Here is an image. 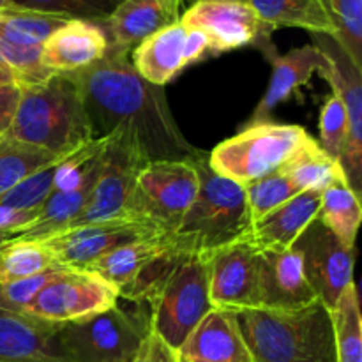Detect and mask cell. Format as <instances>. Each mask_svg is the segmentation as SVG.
Returning <instances> with one entry per match:
<instances>
[{"mask_svg":"<svg viewBox=\"0 0 362 362\" xmlns=\"http://www.w3.org/2000/svg\"><path fill=\"white\" fill-rule=\"evenodd\" d=\"M80 88L92 138L120 133L141 161H189L200 154L177 126L165 87L148 83L127 60L108 49L94 66L71 74Z\"/></svg>","mask_w":362,"mask_h":362,"instance_id":"6da1fadb","label":"cell"},{"mask_svg":"<svg viewBox=\"0 0 362 362\" xmlns=\"http://www.w3.org/2000/svg\"><path fill=\"white\" fill-rule=\"evenodd\" d=\"M251 362H338L332 315L320 300L296 311H235Z\"/></svg>","mask_w":362,"mask_h":362,"instance_id":"7a4b0ae2","label":"cell"},{"mask_svg":"<svg viewBox=\"0 0 362 362\" xmlns=\"http://www.w3.org/2000/svg\"><path fill=\"white\" fill-rule=\"evenodd\" d=\"M198 173V191L175 232L166 237L179 255L212 257L216 251L250 233L251 214L244 186L218 175L200 152L191 159Z\"/></svg>","mask_w":362,"mask_h":362,"instance_id":"3957f363","label":"cell"},{"mask_svg":"<svg viewBox=\"0 0 362 362\" xmlns=\"http://www.w3.org/2000/svg\"><path fill=\"white\" fill-rule=\"evenodd\" d=\"M6 136L62 158L94 140L73 76L53 74L41 83L21 87L20 105Z\"/></svg>","mask_w":362,"mask_h":362,"instance_id":"277c9868","label":"cell"},{"mask_svg":"<svg viewBox=\"0 0 362 362\" xmlns=\"http://www.w3.org/2000/svg\"><path fill=\"white\" fill-rule=\"evenodd\" d=\"M138 304L148 306V327L166 346L179 352L187 336L212 310L209 258L173 251Z\"/></svg>","mask_w":362,"mask_h":362,"instance_id":"5b68a950","label":"cell"},{"mask_svg":"<svg viewBox=\"0 0 362 362\" xmlns=\"http://www.w3.org/2000/svg\"><path fill=\"white\" fill-rule=\"evenodd\" d=\"M151 332L148 317L119 306L59 324L55 345L64 362H133Z\"/></svg>","mask_w":362,"mask_h":362,"instance_id":"8992f818","label":"cell"},{"mask_svg":"<svg viewBox=\"0 0 362 362\" xmlns=\"http://www.w3.org/2000/svg\"><path fill=\"white\" fill-rule=\"evenodd\" d=\"M311 138L297 124H247L235 136L221 141L207 161L218 175L247 186L281 168Z\"/></svg>","mask_w":362,"mask_h":362,"instance_id":"52a82bcc","label":"cell"},{"mask_svg":"<svg viewBox=\"0 0 362 362\" xmlns=\"http://www.w3.org/2000/svg\"><path fill=\"white\" fill-rule=\"evenodd\" d=\"M198 191V173L189 161H154L140 168L124 209V219L170 237L182 221Z\"/></svg>","mask_w":362,"mask_h":362,"instance_id":"ba28073f","label":"cell"},{"mask_svg":"<svg viewBox=\"0 0 362 362\" xmlns=\"http://www.w3.org/2000/svg\"><path fill=\"white\" fill-rule=\"evenodd\" d=\"M119 299V288L95 272L60 267L28 304L25 315L59 325L110 310Z\"/></svg>","mask_w":362,"mask_h":362,"instance_id":"9c48e42d","label":"cell"},{"mask_svg":"<svg viewBox=\"0 0 362 362\" xmlns=\"http://www.w3.org/2000/svg\"><path fill=\"white\" fill-rule=\"evenodd\" d=\"M304 276L322 304L332 311L341 293L354 283L356 247L343 244L318 218L293 243Z\"/></svg>","mask_w":362,"mask_h":362,"instance_id":"30bf717a","label":"cell"},{"mask_svg":"<svg viewBox=\"0 0 362 362\" xmlns=\"http://www.w3.org/2000/svg\"><path fill=\"white\" fill-rule=\"evenodd\" d=\"M145 163L138 156L136 148L124 134L113 133L108 136L101 172L95 180L92 193L73 225H92V223L124 219V209L133 191L134 179ZM67 228V230H69Z\"/></svg>","mask_w":362,"mask_h":362,"instance_id":"8fae6325","label":"cell"},{"mask_svg":"<svg viewBox=\"0 0 362 362\" xmlns=\"http://www.w3.org/2000/svg\"><path fill=\"white\" fill-rule=\"evenodd\" d=\"M315 46L329 57V67L320 74L331 83L345 105L349 115V140L339 158L346 182L361 197L362 189V69L332 35L311 34Z\"/></svg>","mask_w":362,"mask_h":362,"instance_id":"7c38bea8","label":"cell"},{"mask_svg":"<svg viewBox=\"0 0 362 362\" xmlns=\"http://www.w3.org/2000/svg\"><path fill=\"white\" fill-rule=\"evenodd\" d=\"M180 23L204 32L212 55L246 45L260 46L271 41L272 32L250 4L237 0H198L180 16Z\"/></svg>","mask_w":362,"mask_h":362,"instance_id":"4fadbf2b","label":"cell"},{"mask_svg":"<svg viewBox=\"0 0 362 362\" xmlns=\"http://www.w3.org/2000/svg\"><path fill=\"white\" fill-rule=\"evenodd\" d=\"M260 250L247 237L209 257V297L212 308L258 310Z\"/></svg>","mask_w":362,"mask_h":362,"instance_id":"5bb4252c","label":"cell"},{"mask_svg":"<svg viewBox=\"0 0 362 362\" xmlns=\"http://www.w3.org/2000/svg\"><path fill=\"white\" fill-rule=\"evenodd\" d=\"M148 237L159 235L138 221L112 219L64 230L41 243L48 247L59 265L87 271L95 260L115 247Z\"/></svg>","mask_w":362,"mask_h":362,"instance_id":"9a60e30c","label":"cell"},{"mask_svg":"<svg viewBox=\"0 0 362 362\" xmlns=\"http://www.w3.org/2000/svg\"><path fill=\"white\" fill-rule=\"evenodd\" d=\"M258 48L271 60L272 76L267 92L260 99L247 124L267 122L276 106L288 101L292 95H299V88L310 83L315 73L322 74L329 67V57L315 45L290 49L285 55H279L271 41Z\"/></svg>","mask_w":362,"mask_h":362,"instance_id":"2e32d148","label":"cell"},{"mask_svg":"<svg viewBox=\"0 0 362 362\" xmlns=\"http://www.w3.org/2000/svg\"><path fill=\"white\" fill-rule=\"evenodd\" d=\"M315 300L318 297L308 283L300 255L293 247L260 251L258 310L296 311Z\"/></svg>","mask_w":362,"mask_h":362,"instance_id":"e0dca14e","label":"cell"},{"mask_svg":"<svg viewBox=\"0 0 362 362\" xmlns=\"http://www.w3.org/2000/svg\"><path fill=\"white\" fill-rule=\"evenodd\" d=\"M182 0H122L99 27L108 39V49L129 53L148 35L180 20Z\"/></svg>","mask_w":362,"mask_h":362,"instance_id":"ac0fdd59","label":"cell"},{"mask_svg":"<svg viewBox=\"0 0 362 362\" xmlns=\"http://www.w3.org/2000/svg\"><path fill=\"white\" fill-rule=\"evenodd\" d=\"M108 39L98 23L69 20L45 41L41 62L53 74H73L105 59Z\"/></svg>","mask_w":362,"mask_h":362,"instance_id":"d6986e66","label":"cell"},{"mask_svg":"<svg viewBox=\"0 0 362 362\" xmlns=\"http://www.w3.org/2000/svg\"><path fill=\"white\" fill-rule=\"evenodd\" d=\"M180 362H251V356L232 311L212 308L187 336Z\"/></svg>","mask_w":362,"mask_h":362,"instance_id":"ffe728a7","label":"cell"},{"mask_svg":"<svg viewBox=\"0 0 362 362\" xmlns=\"http://www.w3.org/2000/svg\"><path fill=\"white\" fill-rule=\"evenodd\" d=\"M320 194L303 191L251 225L247 239L260 251L290 250L320 211Z\"/></svg>","mask_w":362,"mask_h":362,"instance_id":"44dd1931","label":"cell"},{"mask_svg":"<svg viewBox=\"0 0 362 362\" xmlns=\"http://www.w3.org/2000/svg\"><path fill=\"white\" fill-rule=\"evenodd\" d=\"M55 324L0 310V362H64Z\"/></svg>","mask_w":362,"mask_h":362,"instance_id":"7402d4cb","label":"cell"},{"mask_svg":"<svg viewBox=\"0 0 362 362\" xmlns=\"http://www.w3.org/2000/svg\"><path fill=\"white\" fill-rule=\"evenodd\" d=\"M187 28L180 23L168 25L133 48V67L148 83L165 87L186 67L184 45Z\"/></svg>","mask_w":362,"mask_h":362,"instance_id":"603a6c76","label":"cell"},{"mask_svg":"<svg viewBox=\"0 0 362 362\" xmlns=\"http://www.w3.org/2000/svg\"><path fill=\"white\" fill-rule=\"evenodd\" d=\"M172 251V246L165 237H148L115 247L95 260L87 271L99 274L120 292L133 285L148 267Z\"/></svg>","mask_w":362,"mask_h":362,"instance_id":"cb8c5ba5","label":"cell"},{"mask_svg":"<svg viewBox=\"0 0 362 362\" xmlns=\"http://www.w3.org/2000/svg\"><path fill=\"white\" fill-rule=\"evenodd\" d=\"M98 180V179H95ZM95 180L78 187L74 191H57L48 197V200L37 209L35 218L23 232L18 233L14 240H30V243H41L49 239L57 233L64 232L73 225L74 219L80 216L92 193Z\"/></svg>","mask_w":362,"mask_h":362,"instance_id":"d4e9b609","label":"cell"},{"mask_svg":"<svg viewBox=\"0 0 362 362\" xmlns=\"http://www.w3.org/2000/svg\"><path fill=\"white\" fill-rule=\"evenodd\" d=\"M247 4L272 30L296 27L311 34L334 35L324 0H247Z\"/></svg>","mask_w":362,"mask_h":362,"instance_id":"484cf974","label":"cell"},{"mask_svg":"<svg viewBox=\"0 0 362 362\" xmlns=\"http://www.w3.org/2000/svg\"><path fill=\"white\" fill-rule=\"evenodd\" d=\"M318 219L349 247H356L357 232L362 219L359 194L346 179H339L325 187L320 194Z\"/></svg>","mask_w":362,"mask_h":362,"instance_id":"4316f807","label":"cell"},{"mask_svg":"<svg viewBox=\"0 0 362 362\" xmlns=\"http://www.w3.org/2000/svg\"><path fill=\"white\" fill-rule=\"evenodd\" d=\"M279 170L300 191L322 193L336 180L346 179L338 159L325 154L315 138L303 145Z\"/></svg>","mask_w":362,"mask_h":362,"instance_id":"83f0119b","label":"cell"},{"mask_svg":"<svg viewBox=\"0 0 362 362\" xmlns=\"http://www.w3.org/2000/svg\"><path fill=\"white\" fill-rule=\"evenodd\" d=\"M67 21L53 14L6 7L0 11V39L23 48H42L46 39Z\"/></svg>","mask_w":362,"mask_h":362,"instance_id":"f1b7e54d","label":"cell"},{"mask_svg":"<svg viewBox=\"0 0 362 362\" xmlns=\"http://www.w3.org/2000/svg\"><path fill=\"white\" fill-rule=\"evenodd\" d=\"M67 158V156H64ZM62 156L49 154L42 148L21 144L11 136H0V197L16 186L18 182L45 166L64 159Z\"/></svg>","mask_w":362,"mask_h":362,"instance_id":"f546056e","label":"cell"},{"mask_svg":"<svg viewBox=\"0 0 362 362\" xmlns=\"http://www.w3.org/2000/svg\"><path fill=\"white\" fill-rule=\"evenodd\" d=\"M331 315L338 362H362V318L356 283L341 293Z\"/></svg>","mask_w":362,"mask_h":362,"instance_id":"4dcf8cb0","label":"cell"},{"mask_svg":"<svg viewBox=\"0 0 362 362\" xmlns=\"http://www.w3.org/2000/svg\"><path fill=\"white\" fill-rule=\"evenodd\" d=\"M53 267L60 265L42 243L14 240L0 247V285L32 278Z\"/></svg>","mask_w":362,"mask_h":362,"instance_id":"1f68e13d","label":"cell"},{"mask_svg":"<svg viewBox=\"0 0 362 362\" xmlns=\"http://www.w3.org/2000/svg\"><path fill=\"white\" fill-rule=\"evenodd\" d=\"M120 2L122 0H9V7L101 25Z\"/></svg>","mask_w":362,"mask_h":362,"instance_id":"d6a6232c","label":"cell"},{"mask_svg":"<svg viewBox=\"0 0 362 362\" xmlns=\"http://www.w3.org/2000/svg\"><path fill=\"white\" fill-rule=\"evenodd\" d=\"M334 27L332 37L362 69V0H324Z\"/></svg>","mask_w":362,"mask_h":362,"instance_id":"836d02e7","label":"cell"},{"mask_svg":"<svg viewBox=\"0 0 362 362\" xmlns=\"http://www.w3.org/2000/svg\"><path fill=\"white\" fill-rule=\"evenodd\" d=\"M244 191H246L247 207H250L253 223L303 193L299 187L290 182V179L281 170H276V172L247 184L244 186Z\"/></svg>","mask_w":362,"mask_h":362,"instance_id":"e575fe53","label":"cell"},{"mask_svg":"<svg viewBox=\"0 0 362 362\" xmlns=\"http://www.w3.org/2000/svg\"><path fill=\"white\" fill-rule=\"evenodd\" d=\"M60 161L52 163V165L45 166L39 172L25 177L21 182H18L16 186L11 187L7 193H4L0 197V205L20 209V211H37L48 200L49 194L53 193L57 165Z\"/></svg>","mask_w":362,"mask_h":362,"instance_id":"d590c367","label":"cell"},{"mask_svg":"<svg viewBox=\"0 0 362 362\" xmlns=\"http://www.w3.org/2000/svg\"><path fill=\"white\" fill-rule=\"evenodd\" d=\"M349 140V115H346L345 105L336 90L329 95L322 108L320 115V145L322 151L332 159L341 158V152Z\"/></svg>","mask_w":362,"mask_h":362,"instance_id":"8d00e7d4","label":"cell"},{"mask_svg":"<svg viewBox=\"0 0 362 362\" xmlns=\"http://www.w3.org/2000/svg\"><path fill=\"white\" fill-rule=\"evenodd\" d=\"M62 267V265H60ZM60 267L48 269L45 272L32 276V278L20 279V281L7 283V285H0V310H6L9 313L25 315V310L28 304L35 299L42 286L49 281L53 272L59 271Z\"/></svg>","mask_w":362,"mask_h":362,"instance_id":"74e56055","label":"cell"},{"mask_svg":"<svg viewBox=\"0 0 362 362\" xmlns=\"http://www.w3.org/2000/svg\"><path fill=\"white\" fill-rule=\"evenodd\" d=\"M21 99V87L18 83L0 85V136L7 134L13 126L18 105Z\"/></svg>","mask_w":362,"mask_h":362,"instance_id":"f35d334b","label":"cell"},{"mask_svg":"<svg viewBox=\"0 0 362 362\" xmlns=\"http://www.w3.org/2000/svg\"><path fill=\"white\" fill-rule=\"evenodd\" d=\"M133 362H180V361H179V356H177V352H173L170 346H166L158 336L148 332L144 345H141L140 352H138L136 359Z\"/></svg>","mask_w":362,"mask_h":362,"instance_id":"ab89813d","label":"cell"},{"mask_svg":"<svg viewBox=\"0 0 362 362\" xmlns=\"http://www.w3.org/2000/svg\"><path fill=\"white\" fill-rule=\"evenodd\" d=\"M209 52V39L207 35L197 28H187L186 34V45H184V59H186V66L198 62L204 59Z\"/></svg>","mask_w":362,"mask_h":362,"instance_id":"60d3db41","label":"cell"},{"mask_svg":"<svg viewBox=\"0 0 362 362\" xmlns=\"http://www.w3.org/2000/svg\"><path fill=\"white\" fill-rule=\"evenodd\" d=\"M6 83H16V80H14L13 73L0 64V85H6Z\"/></svg>","mask_w":362,"mask_h":362,"instance_id":"b9f144b4","label":"cell"},{"mask_svg":"<svg viewBox=\"0 0 362 362\" xmlns=\"http://www.w3.org/2000/svg\"><path fill=\"white\" fill-rule=\"evenodd\" d=\"M6 7H9V0H0V11L6 9Z\"/></svg>","mask_w":362,"mask_h":362,"instance_id":"7bdbcfd3","label":"cell"},{"mask_svg":"<svg viewBox=\"0 0 362 362\" xmlns=\"http://www.w3.org/2000/svg\"><path fill=\"white\" fill-rule=\"evenodd\" d=\"M194 2H198V0H194ZM237 2H243V0H237Z\"/></svg>","mask_w":362,"mask_h":362,"instance_id":"ee69618b","label":"cell"},{"mask_svg":"<svg viewBox=\"0 0 362 362\" xmlns=\"http://www.w3.org/2000/svg\"><path fill=\"white\" fill-rule=\"evenodd\" d=\"M243 2H247V0H243Z\"/></svg>","mask_w":362,"mask_h":362,"instance_id":"f6af8a7d","label":"cell"}]
</instances>
